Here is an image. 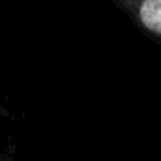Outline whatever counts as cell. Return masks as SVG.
<instances>
[{
    "instance_id": "6da1fadb",
    "label": "cell",
    "mask_w": 161,
    "mask_h": 161,
    "mask_svg": "<svg viewBox=\"0 0 161 161\" xmlns=\"http://www.w3.org/2000/svg\"><path fill=\"white\" fill-rule=\"evenodd\" d=\"M150 41L161 47V0H107Z\"/></svg>"
}]
</instances>
